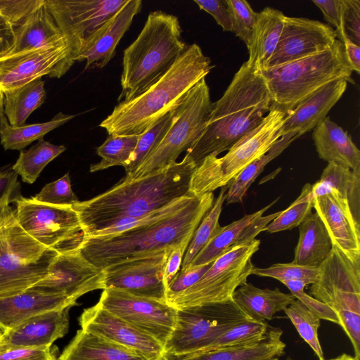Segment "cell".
<instances>
[{"label":"cell","instance_id":"cell-1","mask_svg":"<svg viewBox=\"0 0 360 360\" xmlns=\"http://www.w3.org/2000/svg\"><path fill=\"white\" fill-rule=\"evenodd\" d=\"M196 168L186 156L165 169L144 177L121 180L105 192L72 207L84 237L91 236L118 221L146 216L190 194Z\"/></svg>","mask_w":360,"mask_h":360},{"label":"cell","instance_id":"cell-2","mask_svg":"<svg viewBox=\"0 0 360 360\" xmlns=\"http://www.w3.org/2000/svg\"><path fill=\"white\" fill-rule=\"evenodd\" d=\"M214 201L213 192L195 195L186 207L164 219L117 233L84 237L79 248L102 269L170 250L192 238Z\"/></svg>","mask_w":360,"mask_h":360},{"label":"cell","instance_id":"cell-3","mask_svg":"<svg viewBox=\"0 0 360 360\" xmlns=\"http://www.w3.org/2000/svg\"><path fill=\"white\" fill-rule=\"evenodd\" d=\"M271 105L264 77L245 62L223 96L212 103L201 136L185 156L197 167L206 157L227 151L262 121Z\"/></svg>","mask_w":360,"mask_h":360},{"label":"cell","instance_id":"cell-4","mask_svg":"<svg viewBox=\"0 0 360 360\" xmlns=\"http://www.w3.org/2000/svg\"><path fill=\"white\" fill-rule=\"evenodd\" d=\"M212 68L198 44L188 45L162 77L133 99L118 103L99 126L108 135L142 134L179 103Z\"/></svg>","mask_w":360,"mask_h":360},{"label":"cell","instance_id":"cell-5","mask_svg":"<svg viewBox=\"0 0 360 360\" xmlns=\"http://www.w3.org/2000/svg\"><path fill=\"white\" fill-rule=\"evenodd\" d=\"M179 18L162 11L150 12L136 39L124 49L118 103L129 101L162 77L184 52Z\"/></svg>","mask_w":360,"mask_h":360},{"label":"cell","instance_id":"cell-6","mask_svg":"<svg viewBox=\"0 0 360 360\" xmlns=\"http://www.w3.org/2000/svg\"><path fill=\"white\" fill-rule=\"evenodd\" d=\"M342 43L295 61L259 72L264 77L272 105L288 113L326 84L345 79L354 82Z\"/></svg>","mask_w":360,"mask_h":360},{"label":"cell","instance_id":"cell-7","mask_svg":"<svg viewBox=\"0 0 360 360\" xmlns=\"http://www.w3.org/2000/svg\"><path fill=\"white\" fill-rule=\"evenodd\" d=\"M58 255L21 227L10 204L0 205V299L21 293L43 279Z\"/></svg>","mask_w":360,"mask_h":360},{"label":"cell","instance_id":"cell-8","mask_svg":"<svg viewBox=\"0 0 360 360\" xmlns=\"http://www.w3.org/2000/svg\"><path fill=\"white\" fill-rule=\"evenodd\" d=\"M319 274L309 291L330 307L349 338L356 360L360 359V254L347 253L333 244L319 266Z\"/></svg>","mask_w":360,"mask_h":360},{"label":"cell","instance_id":"cell-9","mask_svg":"<svg viewBox=\"0 0 360 360\" xmlns=\"http://www.w3.org/2000/svg\"><path fill=\"white\" fill-rule=\"evenodd\" d=\"M286 115L282 109L271 105L262 121L234 143L224 156L209 155L196 167L191 179L190 191L194 195H202L229 186L282 136Z\"/></svg>","mask_w":360,"mask_h":360},{"label":"cell","instance_id":"cell-10","mask_svg":"<svg viewBox=\"0 0 360 360\" xmlns=\"http://www.w3.org/2000/svg\"><path fill=\"white\" fill-rule=\"evenodd\" d=\"M212 103L210 89L203 78L178 103L175 120L157 148L132 174L122 180L140 179L176 162L179 155L191 148L201 136Z\"/></svg>","mask_w":360,"mask_h":360},{"label":"cell","instance_id":"cell-11","mask_svg":"<svg viewBox=\"0 0 360 360\" xmlns=\"http://www.w3.org/2000/svg\"><path fill=\"white\" fill-rule=\"evenodd\" d=\"M260 240L236 245L213 261L193 285L167 302L176 309L233 300L235 290L247 282L255 266L252 257Z\"/></svg>","mask_w":360,"mask_h":360},{"label":"cell","instance_id":"cell-12","mask_svg":"<svg viewBox=\"0 0 360 360\" xmlns=\"http://www.w3.org/2000/svg\"><path fill=\"white\" fill-rule=\"evenodd\" d=\"M250 319L233 300L177 309L174 328L164 346L165 355L202 350L230 328Z\"/></svg>","mask_w":360,"mask_h":360},{"label":"cell","instance_id":"cell-13","mask_svg":"<svg viewBox=\"0 0 360 360\" xmlns=\"http://www.w3.org/2000/svg\"><path fill=\"white\" fill-rule=\"evenodd\" d=\"M14 202L19 224L39 243L58 254L79 248L84 233L72 206L44 203L22 195Z\"/></svg>","mask_w":360,"mask_h":360},{"label":"cell","instance_id":"cell-14","mask_svg":"<svg viewBox=\"0 0 360 360\" xmlns=\"http://www.w3.org/2000/svg\"><path fill=\"white\" fill-rule=\"evenodd\" d=\"M98 303L155 338L163 347L176 321L177 309L167 302L135 296L115 288L103 289Z\"/></svg>","mask_w":360,"mask_h":360},{"label":"cell","instance_id":"cell-15","mask_svg":"<svg viewBox=\"0 0 360 360\" xmlns=\"http://www.w3.org/2000/svg\"><path fill=\"white\" fill-rule=\"evenodd\" d=\"M127 0H45L76 62L96 30Z\"/></svg>","mask_w":360,"mask_h":360},{"label":"cell","instance_id":"cell-16","mask_svg":"<svg viewBox=\"0 0 360 360\" xmlns=\"http://www.w3.org/2000/svg\"><path fill=\"white\" fill-rule=\"evenodd\" d=\"M75 62L66 39L0 58V90L4 93L47 75L60 78Z\"/></svg>","mask_w":360,"mask_h":360},{"label":"cell","instance_id":"cell-17","mask_svg":"<svg viewBox=\"0 0 360 360\" xmlns=\"http://www.w3.org/2000/svg\"><path fill=\"white\" fill-rule=\"evenodd\" d=\"M31 288L77 300L87 292L105 289V271L77 248L58 254L47 275Z\"/></svg>","mask_w":360,"mask_h":360},{"label":"cell","instance_id":"cell-18","mask_svg":"<svg viewBox=\"0 0 360 360\" xmlns=\"http://www.w3.org/2000/svg\"><path fill=\"white\" fill-rule=\"evenodd\" d=\"M172 250L104 269L105 289L115 288L135 296L167 302L164 272Z\"/></svg>","mask_w":360,"mask_h":360},{"label":"cell","instance_id":"cell-19","mask_svg":"<svg viewBox=\"0 0 360 360\" xmlns=\"http://www.w3.org/2000/svg\"><path fill=\"white\" fill-rule=\"evenodd\" d=\"M337 40L335 30L319 20L285 16L279 41L267 69L322 52Z\"/></svg>","mask_w":360,"mask_h":360},{"label":"cell","instance_id":"cell-20","mask_svg":"<svg viewBox=\"0 0 360 360\" xmlns=\"http://www.w3.org/2000/svg\"><path fill=\"white\" fill-rule=\"evenodd\" d=\"M81 328L136 351L147 360H163V346L150 335L103 309L98 303L84 309Z\"/></svg>","mask_w":360,"mask_h":360},{"label":"cell","instance_id":"cell-21","mask_svg":"<svg viewBox=\"0 0 360 360\" xmlns=\"http://www.w3.org/2000/svg\"><path fill=\"white\" fill-rule=\"evenodd\" d=\"M142 7L141 0H127L89 38L77 61H85V70L102 68L114 56L116 47Z\"/></svg>","mask_w":360,"mask_h":360},{"label":"cell","instance_id":"cell-22","mask_svg":"<svg viewBox=\"0 0 360 360\" xmlns=\"http://www.w3.org/2000/svg\"><path fill=\"white\" fill-rule=\"evenodd\" d=\"M313 208L323 221L332 243L350 254H360L359 223L347 198L335 191L314 198Z\"/></svg>","mask_w":360,"mask_h":360},{"label":"cell","instance_id":"cell-23","mask_svg":"<svg viewBox=\"0 0 360 360\" xmlns=\"http://www.w3.org/2000/svg\"><path fill=\"white\" fill-rule=\"evenodd\" d=\"M71 307L55 309L34 316L11 329L2 331L1 347H51L69 328Z\"/></svg>","mask_w":360,"mask_h":360},{"label":"cell","instance_id":"cell-24","mask_svg":"<svg viewBox=\"0 0 360 360\" xmlns=\"http://www.w3.org/2000/svg\"><path fill=\"white\" fill-rule=\"evenodd\" d=\"M277 200L258 211L246 214L227 226H221L218 233L197 255L189 266L213 262L233 245L248 243L255 239V237L264 231L265 227L280 214L281 211L263 217L264 213L276 203Z\"/></svg>","mask_w":360,"mask_h":360},{"label":"cell","instance_id":"cell-25","mask_svg":"<svg viewBox=\"0 0 360 360\" xmlns=\"http://www.w3.org/2000/svg\"><path fill=\"white\" fill-rule=\"evenodd\" d=\"M282 335L281 328L269 326L261 338L217 349L165 355L163 360H278L285 354L286 346Z\"/></svg>","mask_w":360,"mask_h":360},{"label":"cell","instance_id":"cell-26","mask_svg":"<svg viewBox=\"0 0 360 360\" xmlns=\"http://www.w3.org/2000/svg\"><path fill=\"white\" fill-rule=\"evenodd\" d=\"M347 82L333 81L307 98L287 113L281 129L282 136L295 132L300 136L314 129L326 117L330 110L345 93Z\"/></svg>","mask_w":360,"mask_h":360},{"label":"cell","instance_id":"cell-27","mask_svg":"<svg viewBox=\"0 0 360 360\" xmlns=\"http://www.w3.org/2000/svg\"><path fill=\"white\" fill-rule=\"evenodd\" d=\"M76 304L77 300L72 298L30 288L18 295L0 299V330L11 329L44 312Z\"/></svg>","mask_w":360,"mask_h":360},{"label":"cell","instance_id":"cell-28","mask_svg":"<svg viewBox=\"0 0 360 360\" xmlns=\"http://www.w3.org/2000/svg\"><path fill=\"white\" fill-rule=\"evenodd\" d=\"M312 138L319 158L352 171L360 170V150L350 135L326 117L313 129Z\"/></svg>","mask_w":360,"mask_h":360},{"label":"cell","instance_id":"cell-29","mask_svg":"<svg viewBox=\"0 0 360 360\" xmlns=\"http://www.w3.org/2000/svg\"><path fill=\"white\" fill-rule=\"evenodd\" d=\"M285 15L275 8H265L258 13L248 44V63L256 72L266 70L278 45Z\"/></svg>","mask_w":360,"mask_h":360},{"label":"cell","instance_id":"cell-30","mask_svg":"<svg viewBox=\"0 0 360 360\" xmlns=\"http://www.w3.org/2000/svg\"><path fill=\"white\" fill-rule=\"evenodd\" d=\"M58 360H147L134 350L79 329Z\"/></svg>","mask_w":360,"mask_h":360},{"label":"cell","instance_id":"cell-31","mask_svg":"<svg viewBox=\"0 0 360 360\" xmlns=\"http://www.w3.org/2000/svg\"><path fill=\"white\" fill-rule=\"evenodd\" d=\"M233 300L249 317L256 320H271L276 313L283 311L296 298L291 293L259 288L246 282L233 294Z\"/></svg>","mask_w":360,"mask_h":360},{"label":"cell","instance_id":"cell-32","mask_svg":"<svg viewBox=\"0 0 360 360\" xmlns=\"http://www.w3.org/2000/svg\"><path fill=\"white\" fill-rule=\"evenodd\" d=\"M15 46L8 55L53 45L65 39L48 9L45 0L15 30Z\"/></svg>","mask_w":360,"mask_h":360},{"label":"cell","instance_id":"cell-33","mask_svg":"<svg viewBox=\"0 0 360 360\" xmlns=\"http://www.w3.org/2000/svg\"><path fill=\"white\" fill-rule=\"evenodd\" d=\"M298 227L300 236L292 262L319 266L333 247L327 229L316 212L307 216Z\"/></svg>","mask_w":360,"mask_h":360},{"label":"cell","instance_id":"cell-34","mask_svg":"<svg viewBox=\"0 0 360 360\" xmlns=\"http://www.w3.org/2000/svg\"><path fill=\"white\" fill-rule=\"evenodd\" d=\"M4 114L9 124L16 127L23 126L30 114L45 101L44 81L35 79L4 92Z\"/></svg>","mask_w":360,"mask_h":360},{"label":"cell","instance_id":"cell-35","mask_svg":"<svg viewBox=\"0 0 360 360\" xmlns=\"http://www.w3.org/2000/svg\"><path fill=\"white\" fill-rule=\"evenodd\" d=\"M75 117V115L60 112L48 122L16 127L9 124L4 114L0 122L1 144L5 150H22L33 141L44 139L46 134L63 125Z\"/></svg>","mask_w":360,"mask_h":360},{"label":"cell","instance_id":"cell-36","mask_svg":"<svg viewBox=\"0 0 360 360\" xmlns=\"http://www.w3.org/2000/svg\"><path fill=\"white\" fill-rule=\"evenodd\" d=\"M300 136L295 132L282 136L267 153L248 165L229 185L226 198L227 203L242 202L250 186L262 172L265 166Z\"/></svg>","mask_w":360,"mask_h":360},{"label":"cell","instance_id":"cell-37","mask_svg":"<svg viewBox=\"0 0 360 360\" xmlns=\"http://www.w3.org/2000/svg\"><path fill=\"white\" fill-rule=\"evenodd\" d=\"M66 150L63 145H54L44 139L30 147L27 150H20L18 158L11 167L27 184H33L44 167Z\"/></svg>","mask_w":360,"mask_h":360},{"label":"cell","instance_id":"cell-38","mask_svg":"<svg viewBox=\"0 0 360 360\" xmlns=\"http://www.w3.org/2000/svg\"><path fill=\"white\" fill-rule=\"evenodd\" d=\"M228 187L229 186H226L220 188L219 194L214 200L212 207L195 229L184 256L180 271L189 267L197 255L221 229L219 219L226 198Z\"/></svg>","mask_w":360,"mask_h":360},{"label":"cell","instance_id":"cell-39","mask_svg":"<svg viewBox=\"0 0 360 360\" xmlns=\"http://www.w3.org/2000/svg\"><path fill=\"white\" fill-rule=\"evenodd\" d=\"M177 105L140 134L134 150L124 165L126 176L132 174L161 143L175 120Z\"/></svg>","mask_w":360,"mask_h":360},{"label":"cell","instance_id":"cell-40","mask_svg":"<svg viewBox=\"0 0 360 360\" xmlns=\"http://www.w3.org/2000/svg\"><path fill=\"white\" fill-rule=\"evenodd\" d=\"M140 134L108 135L106 140L96 148L101 160L91 165L90 172H95L113 166H122L135 149Z\"/></svg>","mask_w":360,"mask_h":360},{"label":"cell","instance_id":"cell-41","mask_svg":"<svg viewBox=\"0 0 360 360\" xmlns=\"http://www.w3.org/2000/svg\"><path fill=\"white\" fill-rule=\"evenodd\" d=\"M300 337L312 349L319 360L324 355L318 337L321 319L308 309L300 300L295 299L284 310Z\"/></svg>","mask_w":360,"mask_h":360},{"label":"cell","instance_id":"cell-42","mask_svg":"<svg viewBox=\"0 0 360 360\" xmlns=\"http://www.w3.org/2000/svg\"><path fill=\"white\" fill-rule=\"evenodd\" d=\"M358 176H360V170L353 172L335 162H329L320 179L311 185L313 197L315 198L335 191L341 196L348 198L350 189Z\"/></svg>","mask_w":360,"mask_h":360},{"label":"cell","instance_id":"cell-43","mask_svg":"<svg viewBox=\"0 0 360 360\" xmlns=\"http://www.w3.org/2000/svg\"><path fill=\"white\" fill-rule=\"evenodd\" d=\"M314 197L311 185L307 183L302 187L300 195L285 210L274 218L264 229L270 233L291 230L298 226L311 212Z\"/></svg>","mask_w":360,"mask_h":360},{"label":"cell","instance_id":"cell-44","mask_svg":"<svg viewBox=\"0 0 360 360\" xmlns=\"http://www.w3.org/2000/svg\"><path fill=\"white\" fill-rule=\"evenodd\" d=\"M269 325L266 321L250 319L230 328L199 352L217 349L262 338Z\"/></svg>","mask_w":360,"mask_h":360},{"label":"cell","instance_id":"cell-45","mask_svg":"<svg viewBox=\"0 0 360 360\" xmlns=\"http://www.w3.org/2000/svg\"><path fill=\"white\" fill-rule=\"evenodd\" d=\"M319 274V266H307L290 263H277L266 268L255 267L252 274L261 277H269L283 283L290 280H300L307 285L315 283Z\"/></svg>","mask_w":360,"mask_h":360},{"label":"cell","instance_id":"cell-46","mask_svg":"<svg viewBox=\"0 0 360 360\" xmlns=\"http://www.w3.org/2000/svg\"><path fill=\"white\" fill-rule=\"evenodd\" d=\"M230 15L232 32L248 46L258 13L245 0H225Z\"/></svg>","mask_w":360,"mask_h":360},{"label":"cell","instance_id":"cell-47","mask_svg":"<svg viewBox=\"0 0 360 360\" xmlns=\"http://www.w3.org/2000/svg\"><path fill=\"white\" fill-rule=\"evenodd\" d=\"M32 198L39 202L55 205L72 206L79 201L72 191L69 173L46 184Z\"/></svg>","mask_w":360,"mask_h":360},{"label":"cell","instance_id":"cell-48","mask_svg":"<svg viewBox=\"0 0 360 360\" xmlns=\"http://www.w3.org/2000/svg\"><path fill=\"white\" fill-rule=\"evenodd\" d=\"M290 291V293L300 300L308 309L320 319H323L338 324L340 320L336 313L327 304L315 299L304 292L307 283L300 280H290L283 283Z\"/></svg>","mask_w":360,"mask_h":360},{"label":"cell","instance_id":"cell-49","mask_svg":"<svg viewBox=\"0 0 360 360\" xmlns=\"http://www.w3.org/2000/svg\"><path fill=\"white\" fill-rule=\"evenodd\" d=\"M44 2V0H0V14L15 30Z\"/></svg>","mask_w":360,"mask_h":360},{"label":"cell","instance_id":"cell-50","mask_svg":"<svg viewBox=\"0 0 360 360\" xmlns=\"http://www.w3.org/2000/svg\"><path fill=\"white\" fill-rule=\"evenodd\" d=\"M342 39L346 37L360 45L359 0H342Z\"/></svg>","mask_w":360,"mask_h":360},{"label":"cell","instance_id":"cell-51","mask_svg":"<svg viewBox=\"0 0 360 360\" xmlns=\"http://www.w3.org/2000/svg\"><path fill=\"white\" fill-rule=\"evenodd\" d=\"M212 263L189 266L184 271H179L167 286V302L195 283Z\"/></svg>","mask_w":360,"mask_h":360},{"label":"cell","instance_id":"cell-52","mask_svg":"<svg viewBox=\"0 0 360 360\" xmlns=\"http://www.w3.org/2000/svg\"><path fill=\"white\" fill-rule=\"evenodd\" d=\"M0 360H56L51 347H1Z\"/></svg>","mask_w":360,"mask_h":360},{"label":"cell","instance_id":"cell-53","mask_svg":"<svg viewBox=\"0 0 360 360\" xmlns=\"http://www.w3.org/2000/svg\"><path fill=\"white\" fill-rule=\"evenodd\" d=\"M20 185L18 174L12 168L0 170V205L11 204L20 196Z\"/></svg>","mask_w":360,"mask_h":360},{"label":"cell","instance_id":"cell-54","mask_svg":"<svg viewBox=\"0 0 360 360\" xmlns=\"http://www.w3.org/2000/svg\"><path fill=\"white\" fill-rule=\"evenodd\" d=\"M313 3L322 11L327 22L335 30L337 39L343 38L342 30V0H313Z\"/></svg>","mask_w":360,"mask_h":360},{"label":"cell","instance_id":"cell-55","mask_svg":"<svg viewBox=\"0 0 360 360\" xmlns=\"http://www.w3.org/2000/svg\"><path fill=\"white\" fill-rule=\"evenodd\" d=\"M201 10L210 13L224 31L232 32V25L225 0H194Z\"/></svg>","mask_w":360,"mask_h":360},{"label":"cell","instance_id":"cell-56","mask_svg":"<svg viewBox=\"0 0 360 360\" xmlns=\"http://www.w3.org/2000/svg\"><path fill=\"white\" fill-rule=\"evenodd\" d=\"M191 238L186 239L174 247L169 253L164 272V281L166 287L180 271L185 252Z\"/></svg>","mask_w":360,"mask_h":360},{"label":"cell","instance_id":"cell-57","mask_svg":"<svg viewBox=\"0 0 360 360\" xmlns=\"http://www.w3.org/2000/svg\"><path fill=\"white\" fill-rule=\"evenodd\" d=\"M15 30L11 23L0 14V58L8 56L15 43Z\"/></svg>","mask_w":360,"mask_h":360},{"label":"cell","instance_id":"cell-58","mask_svg":"<svg viewBox=\"0 0 360 360\" xmlns=\"http://www.w3.org/2000/svg\"><path fill=\"white\" fill-rule=\"evenodd\" d=\"M343 44L345 56L352 71L360 73V47L349 39L345 37Z\"/></svg>","mask_w":360,"mask_h":360},{"label":"cell","instance_id":"cell-59","mask_svg":"<svg viewBox=\"0 0 360 360\" xmlns=\"http://www.w3.org/2000/svg\"><path fill=\"white\" fill-rule=\"evenodd\" d=\"M323 360H356V359L354 356L344 353L337 357L330 359H323Z\"/></svg>","mask_w":360,"mask_h":360},{"label":"cell","instance_id":"cell-60","mask_svg":"<svg viewBox=\"0 0 360 360\" xmlns=\"http://www.w3.org/2000/svg\"><path fill=\"white\" fill-rule=\"evenodd\" d=\"M4 93L0 90V122L1 117L4 115Z\"/></svg>","mask_w":360,"mask_h":360},{"label":"cell","instance_id":"cell-61","mask_svg":"<svg viewBox=\"0 0 360 360\" xmlns=\"http://www.w3.org/2000/svg\"><path fill=\"white\" fill-rule=\"evenodd\" d=\"M2 331L0 330V337L1 335Z\"/></svg>","mask_w":360,"mask_h":360},{"label":"cell","instance_id":"cell-62","mask_svg":"<svg viewBox=\"0 0 360 360\" xmlns=\"http://www.w3.org/2000/svg\"><path fill=\"white\" fill-rule=\"evenodd\" d=\"M285 360H292V359H290V358H288V359H285Z\"/></svg>","mask_w":360,"mask_h":360}]
</instances>
